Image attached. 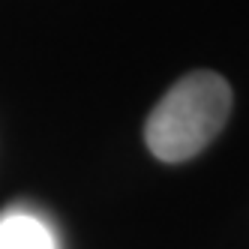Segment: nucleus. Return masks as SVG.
<instances>
[{
  "instance_id": "f03ea898",
  "label": "nucleus",
  "mask_w": 249,
  "mask_h": 249,
  "mask_svg": "<svg viewBox=\"0 0 249 249\" xmlns=\"http://www.w3.org/2000/svg\"><path fill=\"white\" fill-rule=\"evenodd\" d=\"M0 249H57L54 231L27 210H6L0 216Z\"/></svg>"
},
{
  "instance_id": "f257e3e1",
  "label": "nucleus",
  "mask_w": 249,
  "mask_h": 249,
  "mask_svg": "<svg viewBox=\"0 0 249 249\" xmlns=\"http://www.w3.org/2000/svg\"><path fill=\"white\" fill-rule=\"evenodd\" d=\"M231 114V87L219 72L198 69L168 87L144 123V141L162 162H186L216 138Z\"/></svg>"
}]
</instances>
